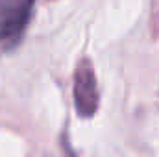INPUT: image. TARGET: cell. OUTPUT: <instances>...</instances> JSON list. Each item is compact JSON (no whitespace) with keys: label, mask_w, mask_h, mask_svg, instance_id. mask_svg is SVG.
I'll return each instance as SVG.
<instances>
[{"label":"cell","mask_w":159,"mask_h":157,"mask_svg":"<svg viewBox=\"0 0 159 157\" xmlns=\"http://www.w3.org/2000/svg\"><path fill=\"white\" fill-rule=\"evenodd\" d=\"M35 0H0V44L13 46L24 35Z\"/></svg>","instance_id":"6da1fadb"},{"label":"cell","mask_w":159,"mask_h":157,"mask_svg":"<svg viewBox=\"0 0 159 157\" xmlns=\"http://www.w3.org/2000/svg\"><path fill=\"white\" fill-rule=\"evenodd\" d=\"M100 96L96 76L89 59H81L74 72V107L81 118H91L98 111Z\"/></svg>","instance_id":"7a4b0ae2"}]
</instances>
